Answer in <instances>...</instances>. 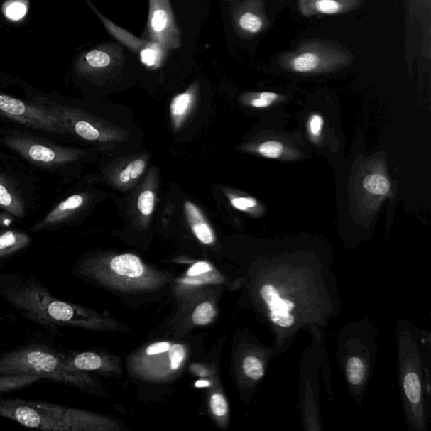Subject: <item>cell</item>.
<instances>
[{
  "label": "cell",
  "mask_w": 431,
  "mask_h": 431,
  "mask_svg": "<svg viewBox=\"0 0 431 431\" xmlns=\"http://www.w3.org/2000/svg\"><path fill=\"white\" fill-rule=\"evenodd\" d=\"M0 374L31 375L63 384H80L79 370L72 369L66 356L48 344L31 343L0 354Z\"/></svg>",
  "instance_id": "obj_1"
},
{
  "label": "cell",
  "mask_w": 431,
  "mask_h": 431,
  "mask_svg": "<svg viewBox=\"0 0 431 431\" xmlns=\"http://www.w3.org/2000/svg\"><path fill=\"white\" fill-rule=\"evenodd\" d=\"M281 65L299 74L330 70L351 62L352 53L337 45L308 40L281 55Z\"/></svg>",
  "instance_id": "obj_2"
},
{
  "label": "cell",
  "mask_w": 431,
  "mask_h": 431,
  "mask_svg": "<svg viewBox=\"0 0 431 431\" xmlns=\"http://www.w3.org/2000/svg\"><path fill=\"white\" fill-rule=\"evenodd\" d=\"M0 114L36 130L65 133V122L50 109L30 105L19 99L0 93Z\"/></svg>",
  "instance_id": "obj_3"
},
{
  "label": "cell",
  "mask_w": 431,
  "mask_h": 431,
  "mask_svg": "<svg viewBox=\"0 0 431 431\" xmlns=\"http://www.w3.org/2000/svg\"><path fill=\"white\" fill-rule=\"evenodd\" d=\"M148 31L154 43L166 48L179 47L180 33L169 0H149Z\"/></svg>",
  "instance_id": "obj_4"
},
{
  "label": "cell",
  "mask_w": 431,
  "mask_h": 431,
  "mask_svg": "<svg viewBox=\"0 0 431 431\" xmlns=\"http://www.w3.org/2000/svg\"><path fill=\"white\" fill-rule=\"evenodd\" d=\"M10 147L31 162L43 165H58L74 160V153L66 149L49 146L25 138H7L4 141Z\"/></svg>",
  "instance_id": "obj_5"
},
{
  "label": "cell",
  "mask_w": 431,
  "mask_h": 431,
  "mask_svg": "<svg viewBox=\"0 0 431 431\" xmlns=\"http://www.w3.org/2000/svg\"><path fill=\"white\" fill-rule=\"evenodd\" d=\"M402 373V387L408 405L411 407L414 415H419L421 425H424V390L422 379L420 361L418 366H414V361L408 363L405 356L400 355Z\"/></svg>",
  "instance_id": "obj_6"
},
{
  "label": "cell",
  "mask_w": 431,
  "mask_h": 431,
  "mask_svg": "<svg viewBox=\"0 0 431 431\" xmlns=\"http://www.w3.org/2000/svg\"><path fill=\"white\" fill-rule=\"evenodd\" d=\"M361 4V0H300L302 15H337L350 11Z\"/></svg>",
  "instance_id": "obj_7"
},
{
  "label": "cell",
  "mask_w": 431,
  "mask_h": 431,
  "mask_svg": "<svg viewBox=\"0 0 431 431\" xmlns=\"http://www.w3.org/2000/svg\"><path fill=\"white\" fill-rule=\"evenodd\" d=\"M344 369L347 383L351 390L357 392L364 388L371 371L370 356H362L359 354H350L346 356Z\"/></svg>",
  "instance_id": "obj_8"
},
{
  "label": "cell",
  "mask_w": 431,
  "mask_h": 431,
  "mask_svg": "<svg viewBox=\"0 0 431 431\" xmlns=\"http://www.w3.org/2000/svg\"><path fill=\"white\" fill-rule=\"evenodd\" d=\"M84 203V198L80 195H74L65 201L59 203L49 214L45 217L40 224L36 227V230L43 229L51 225L58 224L59 222L65 219L71 213L80 208Z\"/></svg>",
  "instance_id": "obj_9"
},
{
  "label": "cell",
  "mask_w": 431,
  "mask_h": 431,
  "mask_svg": "<svg viewBox=\"0 0 431 431\" xmlns=\"http://www.w3.org/2000/svg\"><path fill=\"white\" fill-rule=\"evenodd\" d=\"M111 268L116 274L136 278L143 274V267L139 258L130 253L116 256L111 262Z\"/></svg>",
  "instance_id": "obj_10"
},
{
  "label": "cell",
  "mask_w": 431,
  "mask_h": 431,
  "mask_svg": "<svg viewBox=\"0 0 431 431\" xmlns=\"http://www.w3.org/2000/svg\"><path fill=\"white\" fill-rule=\"evenodd\" d=\"M30 243L29 236L22 232L7 231L0 234V258L13 255L28 246Z\"/></svg>",
  "instance_id": "obj_11"
},
{
  "label": "cell",
  "mask_w": 431,
  "mask_h": 431,
  "mask_svg": "<svg viewBox=\"0 0 431 431\" xmlns=\"http://www.w3.org/2000/svg\"><path fill=\"white\" fill-rule=\"evenodd\" d=\"M0 207L11 214L23 217L26 214L24 204L21 199L13 193L0 177Z\"/></svg>",
  "instance_id": "obj_12"
},
{
  "label": "cell",
  "mask_w": 431,
  "mask_h": 431,
  "mask_svg": "<svg viewBox=\"0 0 431 431\" xmlns=\"http://www.w3.org/2000/svg\"><path fill=\"white\" fill-rule=\"evenodd\" d=\"M39 380L38 376L31 375L0 374V394L15 392L33 385Z\"/></svg>",
  "instance_id": "obj_13"
},
{
  "label": "cell",
  "mask_w": 431,
  "mask_h": 431,
  "mask_svg": "<svg viewBox=\"0 0 431 431\" xmlns=\"http://www.w3.org/2000/svg\"><path fill=\"white\" fill-rule=\"evenodd\" d=\"M67 365L79 371H94L102 366V358L93 352H84L74 357L67 356Z\"/></svg>",
  "instance_id": "obj_14"
},
{
  "label": "cell",
  "mask_w": 431,
  "mask_h": 431,
  "mask_svg": "<svg viewBox=\"0 0 431 431\" xmlns=\"http://www.w3.org/2000/svg\"><path fill=\"white\" fill-rule=\"evenodd\" d=\"M243 371L245 376L253 381H260L265 376V364L261 358L249 356L243 361Z\"/></svg>",
  "instance_id": "obj_15"
},
{
  "label": "cell",
  "mask_w": 431,
  "mask_h": 431,
  "mask_svg": "<svg viewBox=\"0 0 431 431\" xmlns=\"http://www.w3.org/2000/svg\"><path fill=\"white\" fill-rule=\"evenodd\" d=\"M363 185L364 188L371 193L374 195H383L387 194L390 188H391V184L389 180L386 178L383 175L373 174L365 177L363 180Z\"/></svg>",
  "instance_id": "obj_16"
},
{
  "label": "cell",
  "mask_w": 431,
  "mask_h": 431,
  "mask_svg": "<svg viewBox=\"0 0 431 431\" xmlns=\"http://www.w3.org/2000/svg\"><path fill=\"white\" fill-rule=\"evenodd\" d=\"M239 26L248 33L256 34L264 27V19L256 12L246 11L239 17Z\"/></svg>",
  "instance_id": "obj_17"
},
{
  "label": "cell",
  "mask_w": 431,
  "mask_h": 431,
  "mask_svg": "<svg viewBox=\"0 0 431 431\" xmlns=\"http://www.w3.org/2000/svg\"><path fill=\"white\" fill-rule=\"evenodd\" d=\"M28 11L27 0H7L3 6L4 16L11 21H20Z\"/></svg>",
  "instance_id": "obj_18"
},
{
  "label": "cell",
  "mask_w": 431,
  "mask_h": 431,
  "mask_svg": "<svg viewBox=\"0 0 431 431\" xmlns=\"http://www.w3.org/2000/svg\"><path fill=\"white\" fill-rule=\"evenodd\" d=\"M162 48L160 43L154 42L147 45L140 51L141 61L148 67L156 66L163 57Z\"/></svg>",
  "instance_id": "obj_19"
},
{
  "label": "cell",
  "mask_w": 431,
  "mask_h": 431,
  "mask_svg": "<svg viewBox=\"0 0 431 431\" xmlns=\"http://www.w3.org/2000/svg\"><path fill=\"white\" fill-rule=\"evenodd\" d=\"M81 63L93 67V69H101V67H106L110 65L111 58L108 53L101 51V50H92V51L85 53Z\"/></svg>",
  "instance_id": "obj_20"
},
{
  "label": "cell",
  "mask_w": 431,
  "mask_h": 431,
  "mask_svg": "<svg viewBox=\"0 0 431 431\" xmlns=\"http://www.w3.org/2000/svg\"><path fill=\"white\" fill-rule=\"evenodd\" d=\"M215 316L214 307L209 302H203L194 311L192 320L197 325H207Z\"/></svg>",
  "instance_id": "obj_21"
},
{
  "label": "cell",
  "mask_w": 431,
  "mask_h": 431,
  "mask_svg": "<svg viewBox=\"0 0 431 431\" xmlns=\"http://www.w3.org/2000/svg\"><path fill=\"white\" fill-rule=\"evenodd\" d=\"M75 131L82 138L93 141L99 137V133L97 129L89 122L86 121H76L74 125Z\"/></svg>",
  "instance_id": "obj_22"
},
{
  "label": "cell",
  "mask_w": 431,
  "mask_h": 431,
  "mask_svg": "<svg viewBox=\"0 0 431 431\" xmlns=\"http://www.w3.org/2000/svg\"><path fill=\"white\" fill-rule=\"evenodd\" d=\"M258 152L266 158H278L283 152V145L278 141H268L261 145Z\"/></svg>",
  "instance_id": "obj_23"
},
{
  "label": "cell",
  "mask_w": 431,
  "mask_h": 431,
  "mask_svg": "<svg viewBox=\"0 0 431 431\" xmlns=\"http://www.w3.org/2000/svg\"><path fill=\"white\" fill-rule=\"evenodd\" d=\"M192 102V95L185 93L176 97L171 103V111L175 116L185 114Z\"/></svg>",
  "instance_id": "obj_24"
},
{
  "label": "cell",
  "mask_w": 431,
  "mask_h": 431,
  "mask_svg": "<svg viewBox=\"0 0 431 431\" xmlns=\"http://www.w3.org/2000/svg\"><path fill=\"white\" fill-rule=\"evenodd\" d=\"M154 206V195L151 190H146L140 195L138 202V210L145 216L151 215Z\"/></svg>",
  "instance_id": "obj_25"
},
{
  "label": "cell",
  "mask_w": 431,
  "mask_h": 431,
  "mask_svg": "<svg viewBox=\"0 0 431 431\" xmlns=\"http://www.w3.org/2000/svg\"><path fill=\"white\" fill-rule=\"evenodd\" d=\"M195 234H196L200 241L203 244H211L213 242V234L212 230L207 224L202 222H198L197 224H194L192 227Z\"/></svg>",
  "instance_id": "obj_26"
},
{
  "label": "cell",
  "mask_w": 431,
  "mask_h": 431,
  "mask_svg": "<svg viewBox=\"0 0 431 431\" xmlns=\"http://www.w3.org/2000/svg\"><path fill=\"white\" fill-rule=\"evenodd\" d=\"M168 351H169L171 369H178L185 357V349L183 346H181V344H174Z\"/></svg>",
  "instance_id": "obj_27"
},
{
  "label": "cell",
  "mask_w": 431,
  "mask_h": 431,
  "mask_svg": "<svg viewBox=\"0 0 431 431\" xmlns=\"http://www.w3.org/2000/svg\"><path fill=\"white\" fill-rule=\"evenodd\" d=\"M278 94L273 92H263L258 95V97L253 99L251 105L257 108H266L271 105L272 103L278 99Z\"/></svg>",
  "instance_id": "obj_28"
},
{
  "label": "cell",
  "mask_w": 431,
  "mask_h": 431,
  "mask_svg": "<svg viewBox=\"0 0 431 431\" xmlns=\"http://www.w3.org/2000/svg\"><path fill=\"white\" fill-rule=\"evenodd\" d=\"M211 408L214 415L217 416H224L228 411V405L226 400L221 394H214L211 398Z\"/></svg>",
  "instance_id": "obj_29"
},
{
  "label": "cell",
  "mask_w": 431,
  "mask_h": 431,
  "mask_svg": "<svg viewBox=\"0 0 431 431\" xmlns=\"http://www.w3.org/2000/svg\"><path fill=\"white\" fill-rule=\"evenodd\" d=\"M232 204L234 207L239 210L245 211L248 208L255 207L256 206V201L253 198H234L232 201Z\"/></svg>",
  "instance_id": "obj_30"
},
{
  "label": "cell",
  "mask_w": 431,
  "mask_h": 431,
  "mask_svg": "<svg viewBox=\"0 0 431 431\" xmlns=\"http://www.w3.org/2000/svg\"><path fill=\"white\" fill-rule=\"evenodd\" d=\"M324 126L323 117L319 115L312 116L310 120V130L312 135L319 136Z\"/></svg>",
  "instance_id": "obj_31"
},
{
  "label": "cell",
  "mask_w": 431,
  "mask_h": 431,
  "mask_svg": "<svg viewBox=\"0 0 431 431\" xmlns=\"http://www.w3.org/2000/svg\"><path fill=\"white\" fill-rule=\"evenodd\" d=\"M212 270V267L207 262H198L197 264L190 267V269L187 272L189 276H197L207 272H209Z\"/></svg>",
  "instance_id": "obj_32"
},
{
  "label": "cell",
  "mask_w": 431,
  "mask_h": 431,
  "mask_svg": "<svg viewBox=\"0 0 431 431\" xmlns=\"http://www.w3.org/2000/svg\"><path fill=\"white\" fill-rule=\"evenodd\" d=\"M170 344L168 342H158L151 344L147 348L146 353L149 356L157 355V354L165 353L170 350Z\"/></svg>",
  "instance_id": "obj_33"
},
{
  "label": "cell",
  "mask_w": 431,
  "mask_h": 431,
  "mask_svg": "<svg viewBox=\"0 0 431 431\" xmlns=\"http://www.w3.org/2000/svg\"><path fill=\"white\" fill-rule=\"evenodd\" d=\"M130 171L131 179H136L143 173L145 168V163L142 160H135L131 163L130 165L126 167Z\"/></svg>",
  "instance_id": "obj_34"
},
{
  "label": "cell",
  "mask_w": 431,
  "mask_h": 431,
  "mask_svg": "<svg viewBox=\"0 0 431 431\" xmlns=\"http://www.w3.org/2000/svg\"><path fill=\"white\" fill-rule=\"evenodd\" d=\"M185 208H187V214L190 219L193 220L194 222H199V220L203 221L201 213L199 212V211L196 207H194V205H192V204L187 202L185 204Z\"/></svg>",
  "instance_id": "obj_35"
},
{
  "label": "cell",
  "mask_w": 431,
  "mask_h": 431,
  "mask_svg": "<svg viewBox=\"0 0 431 431\" xmlns=\"http://www.w3.org/2000/svg\"><path fill=\"white\" fill-rule=\"evenodd\" d=\"M120 180L122 182H128L131 180L130 171L128 168L121 172L120 175Z\"/></svg>",
  "instance_id": "obj_36"
},
{
  "label": "cell",
  "mask_w": 431,
  "mask_h": 431,
  "mask_svg": "<svg viewBox=\"0 0 431 431\" xmlns=\"http://www.w3.org/2000/svg\"><path fill=\"white\" fill-rule=\"evenodd\" d=\"M196 386L199 388L206 387V386H209V383L206 382V381H199Z\"/></svg>",
  "instance_id": "obj_37"
}]
</instances>
